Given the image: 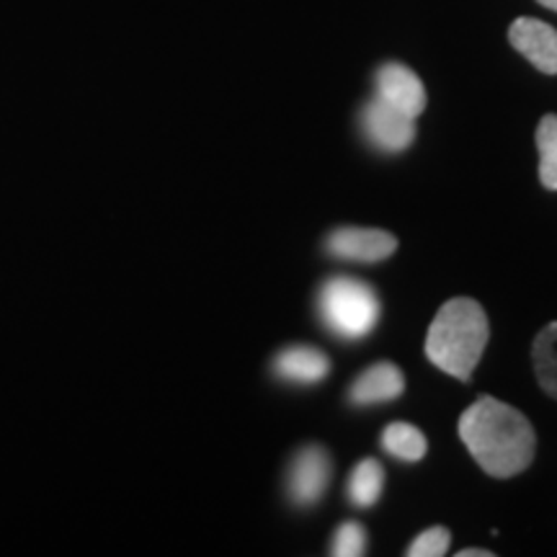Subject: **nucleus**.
I'll list each match as a JSON object with an SVG mask.
<instances>
[{
  "label": "nucleus",
  "mask_w": 557,
  "mask_h": 557,
  "mask_svg": "<svg viewBox=\"0 0 557 557\" xmlns=\"http://www.w3.org/2000/svg\"><path fill=\"white\" fill-rule=\"evenodd\" d=\"M459 438L493 478H513L532 465L537 434L521 410L483 395L459 418Z\"/></svg>",
  "instance_id": "obj_1"
},
{
  "label": "nucleus",
  "mask_w": 557,
  "mask_h": 557,
  "mask_svg": "<svg viewBox=\"0 0 557 557\" xmlns=\"http://www.w3.org/2000/svg\"><path fill=\"white\" fill-rule=\"evenodd\" d=\"M491 325L485 310L472 297H455L436 312L426 336V357L434 367L459 382L470 380L483 357Z\"/></svg>",
  "instance_id": "obj_2"
},
{
  "label": "nucleus",
  "mask_w": 557,
  "mask_h": 557,
  "mask_svg": "<svg viewBox=\"0 0 557 557\" xmlns=\"http://www.w3.org/2000/svg\"><path fill=\"white\" fill-rule=\"evenodd\" d=\"M318 312L325 329L338 338L359 341L374 331L380 320V299L369 284L351 276H333L320 287Z\"/></svg>",
  "instance_id": "obj_3"
},
{
  "label": "nucleus",
  "mask_w": 557,
  "mask_h": 557,
  "mask_svg": "<svg viewBox=\"0 0 557 557\" xmlns=\"http://www.w3.org/2000/svg\"><path fill=\"white\" fill-rule=\"evenodd\" d=\"M361 127H364L369 143L382 152H403L416 139L413 116L403 114L400 109L389 107L387 101L377 99V96L361 111Z\"/></svg>",
  "instance_id": "obj_4"
},
{
  "label": "nucleus",
  "mask_w": 557,
  "mask_h": 557,
  "mask_svg": "<svg viewBox=\"0 0 557 557\" xmlns=\"http://www.w3.org/2000/svg\"><path fill=\"white\" fill-rule=\"evenodd\" d=\"M331 455L318 444L299 449L297 457L292 459L289 478H287V491L292 504L297 506H312L323 498V493L331 485Z\"/></svg>",
  "instance_id": "obj_5"
},
{
  "label": "nucleus",
  "mask_w": 557,
  "mask_h": 557,
  "mask_svg": "<svg viewBox=\"0 0 557 557\" xmlns=\"http://www.w3.org/2000/svg\"><path fill=\"white\" fill-rule=\"evenodd\" d=\"M325 250L336 259L374 263L385 261L398 250V238L385 230H369V227H341L329 235Z\"/></svg>",
  "instance_id": "obj_6"
},
{
  "label": "nucleus",
  "mask_w": 557,
  "mask_h": 557,
  "mask_svg": "<svg viewBox=\"0 0 557 557\" xmlns=\"http://www.w3.org/2000/svg\"><path fill=\"white\" fill-rule=\"evenodd\" d=\"M508 41L540 73L557 75V32L540 18H517L508 29Z\"/></svg>",
  "instance_id": "obj_7"
},
{
  "label": "nucleus",
  "mask_w": 557,
  "mask_h": 557,
  "mask_svg": "<svg viewBox=\"0 0 557 557\" xmlns=\"http://www.w3.org/2000/svg\"><path fill=\"white\" fill-rule=\"evenodd\" d=\"M377 83V99L387 101L389 107L400 109L403 114L416 116L426 109V88L413 70L400 65V62H387L374 75Z\"/></svg>",
  "instance_id": "obj_8"
},
{
  "label": "nucleus",
  "mask_w": 557,
  "mask_h": 557,
  "mask_svg": "<svg viewBox=\"0 0 557 557\" xmlns=\"http://www.w3.org/2000/svg\"><path fill=\"white\" fill-rule=\"evenodd\" d=\"M403 389H406V377H403L400 369L393 361H380L354 380L348 398L357 406H374V403L398 400Z\"/></svg>",
  "instance_id": "obj_9"
},
{
  "label": "nucleus",
  "mask_w": 557,
  "mask_h": 557,
  "mask_svg": "<svg viewBox=\"0 0 557 557\" xmlns=\"http://www.w3.org/2000/svg\"><path fill=\"white\" fill-rule=\"evenodd\" d=\"M274 372L276 377L297 382V385H315V382L329 377L331 361L312 346H289L276 354Z\"/></svg>",
  "instance_id": "obj_10"
},
{
  "label": "nucleus",
  "mask_w": 557,
  "mask_h": 557,
  "mask_svg": "<svg viewBox=\"0 0 557 557\" xmlns=\"http://www.w3.org/2000/svg\"><path fill=\"white\" fill-rule=\"evenodd\" d=\"M532 359L540 387L545 389L549 398L557 400V323H549L537 333L532 346Z\"/></svg>",
  "instance_id": "obj_11"
},
{
  "label": "nucleus",
  "mask_w": 557,
  "mask_h": 557,
  "mask_svg": "<svg viewBox=\"0 0 557 557\" xmlns=\"http://www.w3.org/2000/svg\"><path fill=\"white\" fill-rule=\"evenodd\" d=\"M382 447H385L387 455L400 459V462H418V459H423V455H426L429 442L413 423L398 421L389 423V426L382 431Z\"/></svg>",
  "instance_id": "obj_12"
},
{
  "label": "nucleus",
  "mask_w": 557,
  "mask_h": 557,
  "mask_svg": "<svg viewBox=\"0 0 557 557\" xmlns=\"http://www.w3.org/2000/svg\"><path fill=\"white\" fill-rule=\"evenodd\" d=\"M382 485H385V470L377 459H361L348 478V498L354 506L369 508L374 506L382 496Z\"/></svg>",
  "instance_id": "obj_13"
},
{
  "label": "nucleus",
  "mask_w": 557,
  "mask_h": 557,
  "mask_svg": "<svg viewBox=\"0 0 557 557\" xmlns=\"http://www.w3.org/2000/svg\"><path fill=\"white\" fill-rule=\"evenodd\" d=\"M540 181L549 191H557V114L542 116L537 127Z\"/></svg>",
  "instance_id": "obj_14"
},
{
  "label": "nucleus",
  "mask_w": 557,
  "mask_h": 557,
  "mask_svg": "<svg viewBox=\"0 0 557 557\" xmlns=\"http://www.w3.org/2000/svg\"><path fill=\"white\" fill-rule=\"evenodd\" d=\"M364 547H367L364 527L357 524V521H346V524L338 527L336 537H333L331 553L336 557H359L364 555Z\"/></svg>",
  "instance_id": "obj_15"
},
{
  "label": "nucleus",
  "mask_w": 557,
  "mask_h": 557,
  "mask_svg": "<svg viewBox=\"0 0 557 557\" xmlns=\"http://www.w3.org/2000/svg\"><path fill=\"white\" fill-rule=\"evenodd\" d=\"M451 542L449 529L444 527H431L423 534H418L413 540V545L408 547L410 557H442L447 555V547Z\"/></svg>",
  "instance_id": "obj_16"
},
{
  "label": "nucleus",
  "mask_w": 557,
  "mask_h": 557,
  "mask_svg": "<svg viewBox=\"0 0 557 557\" xmlns=\"http://www.w3.org/2000/svg\"><path fill=\"white\" fill-rule=\"evenodd\" d=\"M493 553H487V549H480V547H475V549H462V553H459V557H491Z\"/></svg>",
  "instance_id": "obj_17"
},
{
  "label": "nucleus",
  "mask_w": 557,
  "mask_h": 557,
  "mask_svg": "<svg viewBox=\"0 0 557 557\" xmlns=\"http://www.w3.org/2000/svg\"><path fill=\"white\" fill-rule=\"evenodd\" d=\"M540 5H545V9H549V11H557V0H537Z\"/></svg>",
  "instance_id": "obj_18"
}]
</instances>
